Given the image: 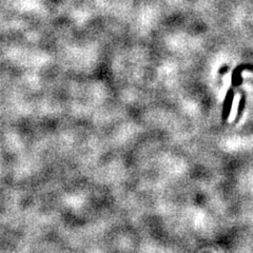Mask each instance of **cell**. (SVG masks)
<instances>
[{
	"instance_id": "cell-1",
	"label": "cell",
	"mask_w": 253,
	"mask_h": 253,
	"mask_svg": "<svg viewBox=\"0 0 253 253\" xmlns=\"http://www.w3.org/2000/svg\"><path fill=\"white\" fill-rule=\"evenodd\" d=\"M234 98V90L231 88L229 89L226 97L224 100V105H223V113H221V117H223V121H227L229 115H230L231 112V107H232V102Z\"/></svg>"
},
{
	"instance_id": "cell-2",
	"label": "cell",
	"mask_w": 253,
	"mask_h": 253,
	"mask_svg": "<svg viewBox=\"0 0 253 253\" xmlns=\"http://www.w3.org/2000/svg\"><path fill=\"white\" fill-rule=\"evenodd\" d=\"M245 106H246V95H245V92H242L241 101H240V104H239V109H237V114L235 116V121H234L235 124L240 121L241 116L243 115L244 110H245Z\"/></svg>"
},
{
	"instance_id": "cell-3",
	"label": "cell",
	"mask_w": 253,
	"mask_h": 253,
	"mask_svg": "<svg viewBox=\"0 0 253 253\" xmlns=\"http://www.w3.org/2000/svg\"><path fill=\"white\" fill-rule=\"evenodd\" d=\"M228 70H229V68L228 67H223V68H221L219 71H218V73L220 74V75H224L225 73H227L228 72Z\"/></svg>"
}]
</instances>
